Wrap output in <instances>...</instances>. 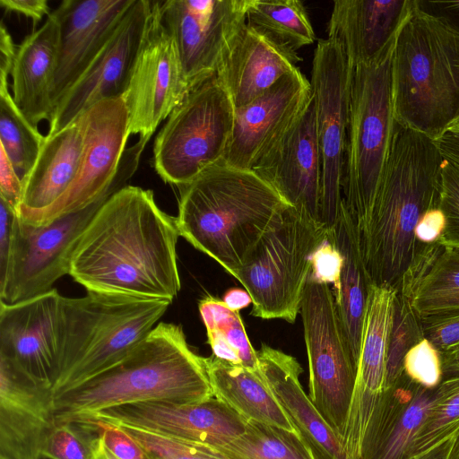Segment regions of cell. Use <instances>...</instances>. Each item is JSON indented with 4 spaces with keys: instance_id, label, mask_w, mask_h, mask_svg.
<instances>
[{
    "instance_id": "obj_1",
    "label": "cell",
    "mask_w": 459,
    "mask_h": 459,
    "mask_svg": "<svg viewBox=\"0 0 459 459\" xmlns=\"http://www.w3.org/2000/svg\"><path fill=\"white\" fill-rule=\"evenodd\" d=\"M176 217L152 190L126 186L99 208L73 253L69 275L87 292L172 302L181 288Z\"/></svg>"
},
{
    "instance_id": "obj_2",
    "label": "cell",
    "mask_w": 459,
    "mask_h": 459,
    "mask_svg": "<svg viewBox=\"0 0 459 459\" xmlns=\"http://www.w3.org/2000/svg\"><path fill=\"white\" fill-rule=\"evenodd\" d=\"M443 162L432 139L395 122L372 214L359 235L372 284L398 290L421 246L415 238L417 223L427 211L439 207Z\"/></svg>"
},
{
    "instance_id": "obj_3",
    "label": "cell",
    "mask_w": 459,
    "mask_h": 459,
    "mask_svg": "<svg viewBox=\"0 0 459 459\" xmlns=\"http://www.w3.org/2000/svg\"><path fill=\"white\" fill-rule=\"evenodd\" d=\"M212 397L204 358L189 347L180 325L160 322L118 363L54 394V410L56 420H67L132 403Z\"/></svg>"
},
{
    "instance_id": "obj_4",
    "label": "cell",
    "mask_w": 459,
    "mask_h": 459,
    "mask_svg": "<svg viewBox=\"0 0 459 459\" xmlns=\"http://www.w3.org/2000/svg\"><path fill=\"white\" fill-rule=\"evenodd\" d=\"M178 187L180 236L235 278L271 221L288 204L254 170L222 161Z\"/></svg>"
},
{
    "instance_id": "obj_5",
    "label": "cell",
    "mask_w": 459,
    "mask_h": 459,
    "mask_svg": "<svg viewBox=\"0 0 459 459\" xmlns=\"http://www.w3.org/2000/svg\"><path fill=\"white\" fill-rule=\"evenodd\" d=\"M394 121L437 140L459 111V30L416 0L398 31L392 64Z\"/></svg>"
},
{
    "instance_id": "obj_6",
    "label": "cell",
    "mask_w": 459,
    "mask_h": 459,
    "mask_svg": "<svg viewBox=\"0 0 459 459\" xmlns=\"http://www.w3.org/2000/svg\"><path fill=\"white\" fill-rule=\"evenodd\" d=\"M170 301L87 292L63 296L60 377L54 394L111 368L157 325Z\"/></svg>"
},
{
    "instance_id": "obj_7",
    "label": "cell",
    "mask_w": 459,
    "mask_h": 459,
    "mask_svg": "<svg viewBox=\"0 0 459 459\" xmlns=\"http://www.w3.org/2000/svg\"><path fill=\"white\" fill-rule=\"evenodd\" d=\"M401 24L376 57L351 70L342 191L359 235L370 220L392 146V64Z\"/></svg>"
},
{
    "instance_id": "obj_8",
    "label": "cell",
    "mask_w": 459,
    "mask_h": 459,
    "mask_svg": "<svg viewBox=\"0 0 459 459\" xmlns=\"http://www.w3.org/2000/svg\"><path fill=\"white\" fill-rule=\"evenodd\" d=\"M325 238L323 224L291 205L276 214L236 277L252 299L253 316L295 321L312 255Z\"/></svg>"
},
{
    "instance_id": "obj_9",
    "label": "cell",
    "mask_w": 459,
    "mask_h": 459,
    "mask_svg": "<svg viewBox=\"0 0 459 459\" xmlns=\"http://www.w3.org/2000/svg\"><path fill=\"white\" fill-rule=\"evenodd\" d=\"M83 133V151L78 174L69 189L51 206L19 218L30 225L47 224L81 211L127 186L135 173L150 138L139 137L126 149L131 134L123 96L100 101L76 119Z\"/></svg>"
},
{
    "instance_id": "obj_10",
    "label": "cell",
    "mask_w": 459,
    "mask_h": 459,
    "mask_svg": "<svg viewBox=\"0 0 459 459\" xmlns=\"http://www.w3.org/2000/svg\"><path fill=\"white\" fill-rule=\"evenodd\" d=\"M235 108L216 74L193 88L171 112L155 138L153 167L177 186L222 161L230 143Z\"/></svg>"
},
{
    "instance_id": "obj_11",
    "label": "cell",
    "mask_w": 459,
    "mask_h": 459,
    "mask_svg": "<svg viewBox=\"0 0 459 459\" xmlns=\"http://www.w3.org/2000/svg\"><path fill=\"white\" fill-rule=\"evenodd\" d=\"M300 315L308 359V397L342 443L357 362L328 284L308 279Z\"/></svg>"
},
{
    "instance_id": "obj_12",
    "label": "cell",
    "mask_w": 459,
    "mask_h": 459,
    "mask_svg": "<svg viewBox=\"0 0 459 459\" xmlns=\"http://www.w3.org/2000/svg\"><path fill=\"white\" fill-rule=\"evenodd\" d=\"M109 196L40 226L22 221L16 212L7 260L0 272L1 302L10 305L44 294L69 274L81 235Z\"/></svg>"
},
{
    "instance_id": "obj_13",
    "label": "cell",
    "mask_w": 459,
    "mask_h": 459,
    "mask_svg": "<svg viewBox=\"0 0 459 459\" xmlns=\"http://www.w3.org/2000/svg\"><path fill=\"white\" fill-rule=\"evenodd\" d=\"M397 290L371 284L364 316L356 381L342 446L363 459L387 412L394 388L386 383V358Z\"/></svg>"
},
{
    "instance_id": "obj_14",
    "label": "cell",
    "mask_w": 459,
    "mask_h": 459,
    "mask_svg": "<svg viewBox=\"0 0 459 459\" xmlns=\"http://www.w3.org/2000/svg\"><path fill=\"white\" fill-rule=\"evenodd\" d=\"M352 66L334 41L319 39L314 51L311 90L322 171L321 223L331 230L341 212Z\"/></svg>"
},
{
    "instance_id": "obj_15",
    "label": "cell",
    "mask_w": 459,
    "mask_h": 459,
    "mask_svg": "<svg viewBox=\"0 0 459 459\" xmlns=\"http://www.w3.org/2000/svg\"><path fill=\"white\" fill-rule=\"evenodd\" d=\"M250 0L156 1L160 22L175 42L192 90L216 74L246 24Z\"/></svg>"
},
{
    "instance_id": "obj_16",
    "label": "cell",
    "mask_w": 459,
    "mask_h": 459,
    "mask_svg": "<svg viewBox=\"0 0 459 459\" xmlns=\"http://www.w3.org/2000/svg\"><path fill=\"white\" fill-rule=\"evenodd\" d=\"M153 1L135 0L84 73L56 105L47 135L74 123L94 104L124 95L143 44Z\"/></svg>"
},
{
    "instance_id": "obj_17",
    "label": "cell",
    "mask_w": 459,
    "mask_h": 459,
    "mask_svg": "<svg viewBox=\"0 0 459 459\" xmlns=\"http://www.w3.org/2000/svg\"><path fill=\"white\" fill-rule=\"evenodd\" d=\"M190 91L175 42L153 1L149 28L123 95L131 134L151 138Z\"/></svg>"
},
{
    "instance_id": "obj_18",
    "label": "cell",
    "mask_w": 459,
    "mask_h": 459,
    "mask_svg": "<svg viewBox=\"0 0 459 459\" xmlns=\"http://www.w3.org/2000/svg\"><path fill=\"white\" fill-rule=\"evenodd\" d=\"M62 302L56 289L14 304L0 302V356L53 390L60 377Z\"/></svg>"
},
{
    "instance_id": "obj_19",
    "label": "cell",
    "mask_w": 459,
    "mask_h": 459,
    "mask_svg": "<svg viewBox=\"0 0 459 459\" xmlns=\"http://www.w3.org/2000/svg\"><path fill=\"white\" fill-rule=\"evenodd\" d=\"M311 97L310 81L299 68L247 105L235 109L233 132L222 162L253 169L295 124Z\"/></svg>"
},
{
    "instance_id": "obj_20",
    "label": "cell",
    "mask_w": 459,
    "mask_h": 459,
    "mask_svg": "<svg viewBox=\"0 0 459 459\" xmlns=\"http://www.w3.org/2000/svg\"><path fill=\"white\" fill-rule=\"evenodd\" d=\"M88 419L122 422L215 448L242 434L247 425L245 419L215 397L187 403H132L67 420Z\"/></svg>"
},
{
    "instance_id": "obj_21",
    "label": "cell",
    "mask_w": 459,
    "mask_h": 459,
    "mask_svg": "<svg viewBox=\"0 0 459 459\" xmlns=\"http://www.w3.org/2000/svg\"><path fill=\"white\" fill-rule=\"evenodd\" d=\"M252 170L286 204L321 223L322 171L313 93L295 124Z\"/></svg>"
},
{
    "instance_id": "obj_22",
    "label": "cell",
    "mask_w": 459,
    "mask_h": 459,
    "mask_svg": "<svg viewBox=\"0 0 459 459\" xmlns=\"http://www.w3.org/2000/svg\"><path fill=\"white\" fill-rule=\"evenodd\" d=\"M55 421L53 389L0 356V459H41Z\"/></svg>"
},
{
    "instance_id": "obj_23",
    "label": "cell",
    "mask_w": 459,
    "mask_h": 459,
    "mask_svg": "<svg viewBox=\"0 0 459 459\" xmlns=\"http://www.w3.org/2000/svg\"><path fill=\"white\" fill-rule=\"evenodd\" d=\"M135 0H64L52 11L60 29L53 101L84 73Z\"/></svg>"
},
{
    "instance_id": "obj_24",
    "label": "cell",
    "mask_w": 459,
    "mask_h": 459,
    "mask_svg": "<svg viewBox=\"0 0 459 459\" xmlns=\"http://www.w3.org/2000/svg\"><path fill=\"white\" fill-rule=\"evenodd\" d=\"M300 60L297 52L274 43L246 23L224 55L216 76L237 109L298 70Z\"/></svg>"
},
{
    "instance_id": "obj_25",
    "label": "cell",
    "mask_w": 459,
    "mask_h": 459,
    "mask_svg": "<svg viewBox=\"0 0 459 459\" xmlns=\"http://www.w3.org/2000/svg\"><path fill=\"white\" fill-rule=\"evenodd\" d=\"M257 358L268 387L316 459H349L340 439L305 393L298 360L266 344L257 351Z\"/></svg>"
},
{
    "instance_id": "obj_26",
    "label": "cell",
    "mask_w": 459,
    "mask_h": 459,
    "mask_svg": "<svg viewBox=\"0 0 459 459\" xmlns=\"http://www.w3.org/2000/svg\"><path fill=\"white\" fill-rule=\"evenodd\" d=\"M60 29L51 13L17 47L11 72L14 103L34 126L50 121L55 105L53 91L59 48Z\"/></svg>"
},
{
    "instance_id": "obj_27",
    "label": "cell",
    "mask_w": 459,
    "mask_h": 459,
    "mask_svg": "<svg viewBox=\"0 0 459 459\" xmlns=\"http://www.w3.org/2000/svg\"><path fill=\"white\" fill-rule=\"evenodd\" d=\"M398 291L420 321L459 313V245L443 236L421 245Z\"/></svg>"
},
{
    "instance_id": "obj_28",
    "label": "cell",
    "mask_w": 459,
    "mask_h": 459,
    "mask_svg": "<svg viewBox=\"0 0 459 459\" xmlns=\"http://www.w3.org/2000/svg\"><path fill=\"white\" fill-rule=\"evenodd\" d=\"M411 0H337L328 22L329 39L351 66L376 57L398 30Z\"/></svg>"
},
{
    "instance_id": "obj_29",
    "label": "cell",
    "mask_w": 459,
    "mask_h": 459,
    "mask_svg": "<svg viewBox=\"0 0 459 459\" xmlns=\"http://www.w3.org/2000/svg\"><path fill=\"white\" fill-rule=\"evenodd\" d=\"M83 144L78 120L52 135H46L32 169L22 179L17 215L45 210L69 189L79 171Z\"/></svg>"
},
{
    "instance_id": "obj_30",
    "label": "cell",
    "mask_w": 459,
    "mask_h": 459,
    "mask_svg": "<svg viewBox=\"0 0 459 459\" xmlns=\"http://www.w3.org/2000/svg\"><path fill=\"white\" fill-rule=\"evenodd\" d=\"M326 236L342 256L340 279L334 287V299L358 366L364 316L372 283L364 265L357 224L344 201L336 223L331 230H326Z\"/></svg>"
},
{
    "instance_id": "obj_31",
    "label": "cell",
    "mask_w": 459,
    "mask_h": 459,
    "mask_svg": "<svg viewBox=\"0 0 459 459\" xmlns=\"http://www.w3.org/2000/svg\"><path fill=\"white\" fill-rule=\"evenodd\" d=\"M204 364L213 397L247 421L298 432L261 372L225 362L212 355L204 358Z\"/></svg>"
},
{
    "instance_id": "obj_32",
    "label": "cell",
    "mask_w": 459,
    "mask_h": 459,
    "mask_svg": "<svg viewBox=\"0 0 459 459\" xmlns=\"http://www.w3.org/2000/svg\"><path fill=\"white\" fill-rule=\"evenodd\" d=\"M435 390L423 388L404 376L396 385L390 409L364 459H407Z\"/></svg>"
},
{
    "instance_id": "obj_33",
    "label": "cell",
    "mask_w": 459,
    "mask_h": 459,
    "mask_svg": "<svg viewBox=\"0 0 459 459\" xmlns=\"http://www.w3.org/2000/svg\"><path fill=\"white\" fill-rule=\"evenodd\" d=\"M246 23L295 52L316 40L307 12L299 0H250Z\"/></svg>"
},
{
    "instance_id": "obj_34",
    "label": "cell",
    "mask_w": 459,
    "mask_h": 459,
    "mask_svg": "<svg viewBox=\"0 0 459 459\" xmlns=\"http://www.w3.org/2000/svg\"><path fill=\"white\" fill-rule=\"evenodd\" d=\"M198 307L212 356L261 372L257 351L250 343L239 313L212 296L200 300Z\"/></svg>"
},
{
    "instance_id": "obj_35",
    "label": "cell",
    "mask_w": 459,
    "mask_h": 459,
    "mask_svg": "<svg viewBox=\"0 0 459 459\" xmlns=\"http://www.w3.org/2000/svg\"><path fill=\"white\" fill-rule=\"evenodd\" d=\"M216 449L230 459H316L299 433L252 420L242 434Z\"/></svg>"
},
{
    "instance_id": "obj_36",
    "label": "cell",
    "mask_w": 459,
    "mask_h": 459,
    "mask_svg": "<svg viewBox=\"0 0 459 459\" xmlns=\"http://www.w3.org/2000/svg\"><path fill=\"white\" fill-rule=\"evenodd\" d=\"M46 136L21 112L8 87H0V146L22 181L32 169Z\"/></svg>"
},
{
    "instance_id": "obj_37",
    "label": "cell",
    "mask_w": 459,
    "mask_h": 459,
    "mask_svg": "<svg viewBox=\"0 0 459 459\" xmlns=\"http://www.w3.org/2000/svg\"><path fill=\"white\" fill-rule=\"evenodd\" d=\"M459 429V375L446 377L414 437L407 459H413L453 437Z\"/></svg>"
},
{
    "instance_id": "obj_38",
    "label": "cell",
    "mask_w": 459,
    "mask_h": 459,
    "mask_svg": "<svg viewBox=\"0 0 459 459\" xmlns=\"http://www.w3.org/2000/svg\"><path fill=\"white\" fill-rule=\"evenodd\" d=\"M424 338L421 321L397 291L386 358L389 388H394L404 376L403 362L407 351Z\"/></svg>"
},
{
    "instance_id": "obj_39",
    "label": "cell",
    "mask_w": 459,
    "mask_h": 459,
    "mask_svg": "<svg viewBox=\"0 0 459 459\" xmlns=\"http://www.w3.org/2000/svg\"><path fill=\"white\" fill-rule=\"evenodd\" d=\"M98 441L99 433L92 424L56 419L43 440L40 455L44 459H92Z\"/></svg>"
},
{
    "instance_id": "obj_40",
    "label": "cell",
    "mask_w": 459,
    "mask_h": 459,
    "mask_svg": "<svg viewBox=\"0 0 459 459\" xmlns=\"http://www.w3.org/2000/svg\"><path fill=\"white\" fill-rule=\"evenodd\" d=\"M108 422L117 425L129 434L142 446L148 459H230L208 445L169 437L122 422Z\"/></svg>"
},
{
    "instance_id": "obj_41",
    "label": "cell",
    "mask_w": 459,
    "mask_h": 459,
    "mask_svg": "<svg viewBox=\"0 0 459 459\" xmlns=\"http://www.w3.org/2000/svg\"><path fill=\"white\" fill-rule=\"evenodd\" d=\"M403 368L408 379L426 389H436L444 378L441 354L426 338L407 351Z\"/></svg>"
},
{
    "instance_id": "obj_42",
    "label": "cell",
    "mask_w": 459,
    "mask_h": 459,
    "mask_svg": "<svg viewBox=\"0 0 459 459\" xmlns=\"http://www.w3.org/2000/svg\"><path fill=\"white\" fill-rule=\"evenodd\" d=\"M438 206L446 219L443 237L459 245V169L445 159L441 169Z\"/></svg>"
},
{
    "instance_id": "obj_43",
    "label": "cell",
    "mask_w": 459,
    "mask_h": 459,
    "mask_svg": "<svg viewBox=\"0 0 459 459\" xmlns=\"http://www.w3.org/2000/svg\"><path fill=\"white\" fill-rule=\"evenodd\" d=\"M92 424L105 446L119 459H148L142 446L116 424L101 420H79Z\"/></svg>"
},
{
    "instance_id": "obj_44",
    "label": "cell",
    "mask_w": 459,
    "mask_h": 459,
    "mask_svg": "<svg viewBox=\"0 0 459 459\" xmlns=\"http://www.w3.org/2000/svg\"><path fill=\"white\" fill-rule=\"evenodd\" d=\"M342 266V256L335 245L327 238L318 246L311 257L308 279L323 284H338Z\"/></svg>"
},
{
    "instance_id": "obj_45",
    "label": "cell",
    "mask_w": 459,
    "mask_h": 459,
    "mask_svg": "<svg viewBox=\"0 0 459 459\" xmlns=\"http://www.w3.org/2000/svg\"><path fill=\"white\" fill-rule=\"evenodd\" d=\"M421 324L424 337L440 353L459 345V313L429 318Z\"/></svg>"
},
{
    "instance_id": "obj_46",
    "label": "cell",
    "mask_w": 459,
    "mask_h": 459,
    "mask_svg": "<svg viewBox=\"0 0 459 459\" xmlns=\"http://www.w3.org/2000/svg\"><path fill=\"white\" fill-rule=\"evenodd\" d=\"M22 181L14 167L1 148L0 151V197L7 201L16 210L22 196Z\"/></svg>"
},
{
    "instance_id": "obj_47",
    "label": "cell",
    "mask_w": 459,
    "mask_h": 459,
    "mask_svg": "<svg viewBox=\"0 0 459 459\" xmlns=\"http://www.w3.org/2000/svg\"><path fill=\"white\" fill-rule=\"evenodd\" d=\"M446 219L439 207L427 211L415 228V238L419 244L428 245L437 241L445 233Z\"/></svg>"
},
{
    "instance_id": "obj_48",
    "label": "cell",
    "mask_w": 459,
    "mask_h": 459,
    "mask_svg": "<svg viewBox=\"0 0 459 459\" xmlns=\"http://www.w3.org/2000/svg\"><path fill=\"white\" fill-rule=\"evenodd\" d=\"M0 5L8 12L31 19L34 28L45 15L48 16L51 13L47 0H0Z\"/></svg>"
},
{
    "instance_id": "obj_49",
    "label": "cell",
    "mask_w": 459,
    "mask_h": 459,
    "mask_svg": "<svg viewBox=\"0 0 459 459\" xmlns=\"http://www.w3.org/2000/svg\"><path fill=\"white\" fill-rule=\"evenodd\" d=\"M425 13L446 20L459 30V0H416Z\"/></svg>"
},
{
    "instance_id": "obj_50",
    "label": "cell",
    "mask_w": 459,
    "mask_h": 459,
    "mask_svg": "<svg viewBox=\"0 0 459 459\" xmlns=\"http://www.w3.org/2000/svg\"><path fill=\"white\" fill-rule=\"evenodd\" d=\"M15 216L16 209L0 197V272L7 260Z\"/></svg>"
},
{
    "instance_id": "obj_51",
    "label": "cell",
    "mask_w": 459,
    "mask_h": 459,
    "mask_svg": "<svg viewBox=\"0 0 459 459\" xmlns=\"http://www.w3.org/2000/svg\"><path fill=\"white\" fill-rule=\"evenodd\" d=\"M17 47L3 22L0 25V87H8Z\"/></svg>"
},
{
    "instance_id": "obj_52",
    "label": "cell",
    "mask_w": 459,
    "mask_h": 459,
    "mask_svg": "<svg viewBox=\"0 0 459 459\" xmlns=\"http://www.w3.org/2000/svg\"><path fill=\"white\" fill-rule=\"evenodd\" d=\"M434 142L442 157L459 169V136L445 133Z\"/></svg>"
},
{
    "instance_id": "obj_53",
    "label": "cell",
    "mask_w": 459,
    "mask_h": 459,
    "mask_svg": "<svg viewBox=\"0 0 459 459\" xmlns=\"http://www.w3.org/2000/svg\"><path fill=\"white\" fill-rule=\"evenodd\" d=\"M222 301L230 310L239 312L252 303V299L246 290L235 288L224 294Z\"/></svg>"
},
{
    "instance_id": "obj_54",
    "label": "cell",
    "mask_w": 459,
    "mask_h": 459,
    "mask_svg": "<svg viewBox=\"0 0 459 459\" xmlns=\"http://www.w3.org/2000/svg\"><path fill=\"white\" fill-rule=\"evenodd\" d=\"M440 354L444 378L459 375V346Z\"/></svg>"
},
{
    "instance_id": "obj_55",
    "label": "cell",
    "mask_w": 459,
    "mask_h": 459,
    "mask_svg": "<svg viewBox=\"0 0 459 459\" xmlns=\"http://www.w3.org/2000/svg\"><path fill=\"white\" fill-rule=\"evenodd\" d=\"M453 438L454 437L413 459H449Z\"/></svg>"
},
{
    "instance_id": "obj_56",
    "label": "cell",
    "mask_w": 459,
    "mask_h": 459,
    "mask_svg": "<svg viewBox=\"0 0 459 459\" xmlns=\"http://www.w3.org/2000/svg\"><path fill=\"white\" fill-rule=\"evenodd\" d=\"M92 459H119L112 454L104 445L102 439L99 435V441L94 452Z\"/></svg>"
},
{
    "instance_id": "obj_57",
    "label": "cell",
    "mask_w": 459,
    "mask_h": 459,
    "mask_svg": "<svg viewBox=\"0 0 459 459\" xmlns=\"http://www.w3.org/2000/svg\"><path fill=\"white\" fill-rule=\"evenodd\" d=\"M445 133L459 136V111L453 120L447 125Z\"/></svg>"
},
{
    "instance_id": "obj_58",
    "label": "cell",
    "mask_w": 459,
    "mask_h": 459,
    "mask_svg": "<svg viewBox=\"0 0 459 459\" xmlns=\"http://www.w3.org/2000/svg\"><path fill=\"white\" fill-rule=\"evenodd\" d=\"M449 459H459V429L454 436Z\"/></svg>"
},
{
    "instance_id": "obj_59",
    "label": "cell",
    "mask_w": 459,
    "mask_h": 459,
    "mask_svg": "<svg viewBox=\"0 0 459 459\" xmlns=\"http://www.w3.org/2000/svg\"><path fill=\"white\" fill-rule=\"evenodd\" d=\"M459 346V345H458ZM457 347V346H456ZM455 348V347H454ZM453 349V348H452Z\"/></svg>"
}]
</instances>
